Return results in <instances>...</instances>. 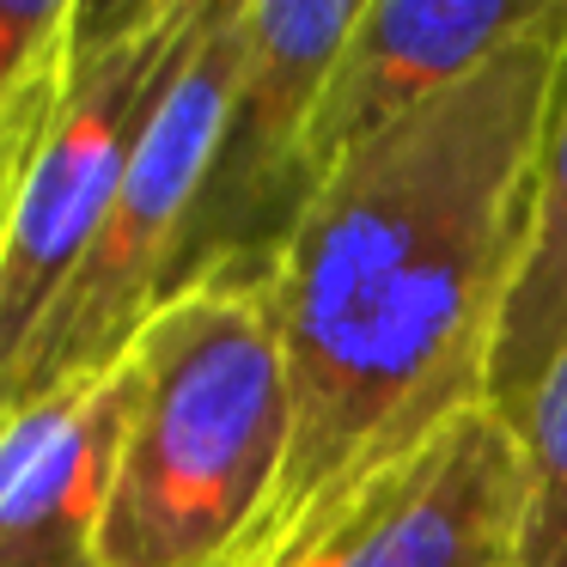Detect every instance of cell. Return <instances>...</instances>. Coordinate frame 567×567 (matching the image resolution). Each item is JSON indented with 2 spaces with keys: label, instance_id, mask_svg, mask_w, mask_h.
<instances>
[{
  "label": "cell",
  "instance_id": "cell-10",
  "mask_svg": "<svg viewBox=\"0 0 567 567\" xmlns=\"http://www.w3.org/2000/svg\"><path fill=\"white\" fill-rule=\"evenodd\" d=\"M525 440V513L513 567H567V354L513 415Z\"/></svg>",
  "mask_w": 567,
  "mask_h": 567
},
{
  "label": "cell",
  "instance_id": "cell-3",
  "mask_svg": "<svg viewBox=\"0 0 567 567\" xmlns=\"http://www.w3.org/2000/svg\"><path fill=\"white\" fill-rule=\"evenodd\" d=\"M208 0H80L43 128L0 233V415L50 311L80 275Z\"/></svg>",
  "mask_w": 567,
  "mask_h": 567
},
{
  "label": "cell",
  "instance_id": "cell-2",
  "mask_svg": "<svg viewBox=\"0 0 567 567\" xmlns=\"http://www.w3.org/2000/svg\"><path fill=\"white\" fill-rule=\"evenodd\" d=\"M104 567H238L293 445L262 287H184L128 342Z\"/></svg>",
  "mask_w": 567,
  "mask_h": 567
},
{
  "label": "cell",
  "instance_id": "cell-9",
  "mask_svg": "<svg viewBox=\"0 0 567 567\" xmlns=\"http://www.w3.org/2000/svg\"><path fill=\"white\" fill-rule=\"evenodd\" d=\"M567 354V68L549 104L537 153V189H530V226L518 250V275L506 293L501 342H494L488 403L518 415L537 379Z\"/></svg>",
  "mask_w": 567,
  "mask_h": 567
},
{
  "label": "cell",
  "instance_id": "cell-1",
  "mask_svg": "<svg viewBox=\"0 0 567 567\" xmlns=\"http://www.w3.org/2000/svg\"><path fill=\"white\" fill-rule=\"evenodd\" d=\"M561 68L567 0L348 159L299 214L262 281L293 384V445L238 567L275 555L433 427L488 403Z\"/></svg>",
  "mask_w": 567,
  "mask_h": 567
},
{
  "label": "cell",
  "instance_id": "cell-6",
  "mask_svg": "<svg viewBox=\"0 0 567 567\" xmlns=\"http://www.w3.org/2000/svg\"><path fill=\"white\" fill-rule=\"evenodd\" d=\"M518 513L525 440L506 409L476 403L250 567H513Z\"/></svg>",
  "mask_w": 567,
  "mask_h": 567
},
{
  "label": "cell",
  "instance_id": "cell-8",
  "mask_svg": "<svg viewBox=\"0 0 567 567\" xmlns=\"http://www.w3.org/2000/svg\"><path fill=\"white\" fill-rule=\"evenodd\" d=\"M128 360L19 403L0 421V567H104Z\"/></svg>",
  "mask_w": 567,
  "mask_h": 567
},
{
  "label": "cell",
  "instance_id": "cell-4",
  "mask_svg": "<svg viewBox=\"0 0 567 567\" xmlns=\"http://www.w3.org/2000/svg\"><path fill=\"white\" fill-rule=\"evenodd\" d=\"M245 25L250 0H208V13H202L196 38L135 147V165L99 226V245L86 250L62 306L50 311L43 336L19 367L7 415L68 379L116 367L128 342L147 330V318L172 299L189 233H196L202 184H208L214 147H220L226 111H233L238 68H245Z\"/></svg>",
  "mask_w": 567,
  "mask_h": 567
},
{
  "label": "cell",
  "instance_id": "cell-5",
  "mask_svg": "<svg viewBox=\"0 0 567 567\" xmlns=\"http://www.w3.org/2000/svg\"><path fill=\"white\" fill-rule=\"evenodd\" d=\"M360 25V0H250L245 68L202 184L177 287H262L306 214V135Z\"/></svg>",
  "mask_w": 567,
  "mask_h": 567
},
{
  "label": "cell",
  "instance_id": "cell-12",
  "mask_svg": "<svg viewBox=\"0 0 567 567\" xmlns=\"http://www.w3.org/2000/svg\"><path fill=\"white\" fill-rule=\"evenodd\" d=\"M62 74V68H55ZM50 99H55V86L43 92L38 104H31L25 116H19L7 135H0V233H7V208H13V184H19V165H25V153H31V135L43 128V116H50Z\"/></svg>",
  "mask_w": 567,
  "mask_h": 567
},
{
  "label": "cell",
  "instance_id": "cell-7",
  "mask_svg": "<svg viewBox=\"0 0 567 567\" xmlns=\"http://www.w3.org/2000/svg\"><path fill=\"white\" fill-rule=\"evenodd\" d=\"M555 7L561 0H360V25L306 135V208L348 159L530 38Z\"/></svg>",
  "mask_w": 567,
  "mask_h": 567
},
{
  "label": "cell",
  "instance_id": "cell-11",
  "mask_svg": "<svg viewBox=\"0 0 567 567\" xmlns=\"http://www.w3.org/2000/svg\"><path fill=\"white\" fill-rule=\"evenodd\" d=\"M80 0H0V135L55 86Z\"/></svg>",
  "mask_w": 567,
  "mask_h": 567
}]
</instances>
